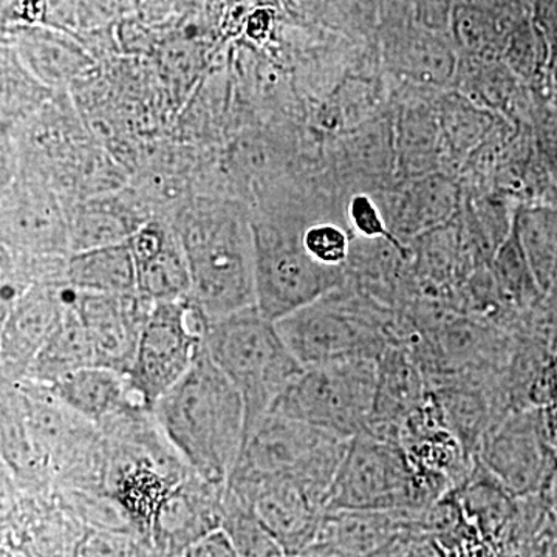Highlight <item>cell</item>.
I'll return each mask as SVG.
<instances>
[{
    "mask_svg": "<svg viewBox=\"0 0 557 557\" xmlns=\"http://www.w3.org/2000/svg\"><path fill=\"white\" fill-rule=\"evenodd\" d=\"M348 440L270 412L245 443L236 468L296 480L327 511L330 487Z\"/></svg>",
    "mask_w": 557,
    "mask_h": 557,
    "instance_id": "obj_7",
    "label": "cell"
},
{
    "mask_svg": "<svg viewBox=\"0 0 557 557\" xmlns=\"http://www.w3.org/2000/svg\"><path fill=\"white\" fill-rule=\"evenodd\" d=\"M225 486L212 485L194 472L186 475L171 491L153 520L161 547L177 552L207 534L222 515Z\"/></svg>",
    "mask_w": 557,
    "mask_h": 557,
    "instance_id": "obj_16",
    "label": "cell"
},
{
    "mask_svg": "<svg viewBox=\"0 0 557 557\" xmlns=\"http://www.w3.org/2000/svg\"><path fill=\"white\" fill-rule=\"evenodd\" d=\"M67 282L36 285L2 311L0 369L2 386L27 379L33 361L57 327L65 307Z\"/></svg>",
    "mask_w": 557,
    "mask_h": 557,
    "instance_id": "obj_13",
    "label": "cell"
},
{
    "mask_svg": "<svg viewBox=\"0 0 557 557\" xmlns=\"http://www.w3.org/2000/svg\"><path fill=\"white\" fill-rule=\"evenodd\" d=\"M212 321L193 296L153 304L127 380L141 405H153L174 387L207 347Z\"/></svg>",
    "mask_w": 557,
    "mask_h": 557,
    "instance_id": "obj_8",
    "label": "cell"
},
{
    "mask_svg": "<svg viewBox=\"0 0 557 557\" xmlns=\"http://www.w3.org/2000/svg\"><path fill=\"white\" fill-rule=\"evenodd\" d=\"M64 298L65 307L61 319L40 348L25 379L33 383L51 386L69 373L95 366L89 336L73 304L75 288L69 284L65 285Z\"/></svg>",
    "mask_w": 557,
    "mask_h": 557,
    "instance_id": "obj_18",
    "label": "cell"
},
{
    "mask_svg": "<svg viewBox=\"0 0 557 557\" xmlns=\"http://www.w3.org/2000/svg\"><path fill=\"white\" fill-rule=\"evenodd\" d=\"M190 274V296L212 322L256 306L251 223L236 211L201 208L177 233Z\"/></svg>",
    "mask_w": 557,
    "mask_h": 557,
    "instance_id": "obj_2",
    "label": "cell"
},
{
    "mask_svg": "<svg viewBox=\"0 0 557 557\" xmlns=\"http://www.w3.org/2000/svg\"><path fill=\"white\" fill-rule=\"evenodd\" d=\"M189 557H239V555L230 539L222 533H215L200 539L196 548L190 549Z\"/></svg>",
    "mask_w": 557,
    "mask_h": 557,
    "instance_id": "obj_23",
    "label": "cell"
},
{
    "mask_svg": "<svg viewBox=\"0 0 557 557\" xmlns=\"http://www.w3.org/2000/svg\"><path fill=\"white\" fill-rule=\"evenodd\" d=\"M397 314L368 296L339 287L276 321L304 369L355 359H379L392 346Z\"/></svg>",
    "mask_w": 557,
    "mask_h": 557,
    "instance_id": "obj_4",
    "label": "cell"
},
{
    "mask_svg": "<svg viewBox=\"0 0 557 557\" xmlns=\"http://www.w3.org/2000/svg\"><path fill=\"white\" fill-rule=\"evenodd\" d=\"M302 244L311 259L327 269L344 270L351 255L346 231L332 223H319L302 233Z\"/></svg>",
    "mask_w": 557,
    "mask_h": 557,
    "instance_id": "obj_21",
    "label": "cell"
},
{
    "mask_svg": "<svg viewBox=\"0 0 557 557\" xmlns=\"http://www.w3.org/2000/svg\"><path fill=\"white\" fill-rule=\"evenodd\" d=\"M431 507L401 446L369 432L348 440L330 487L327 511H392L417 519Z\"/></svg>",
    "mask_w": 557,
    "mask_h": 557,
    "instance_id": "obj_5",
    "label": "cell"
},
{
    "mask_svg": "<svg viewBox=\"0 0 557 557\" xmlns=\"http://www.w3.org/2000/svg\"><path fill=\"white\" fill-rule=\"evenodd\" d=\"M137 267L139 295L152 300H177L190 295V274L177 234L146 225L129 237Z\"/></svg>",
    "mask_w": 557,
    "mask_h": 557,
    "instance_id": "obj_15",
    "label": "cell"
},
{
    "mask_svg": "<svg viewBox=\"0 0 557 557\" xmlns=\"http://www.w3.org/2000/svg\"><path fill=\"white\" fill-rule=\"evenodd\" d=\"M49 387L65 406L98 428L104 426L127 406L139 403L127 375L98 366L69 373Z\"/></svg>",
    "mask_w": 557,
    "mask_h": 557,
    "instance_id": "obj_17",
    "label": "cell"
},
{
    "mask_svg": "<svg viewBox=\"0 0 557 557\" xmlns=\"http://www.w3.org/2000/svg\"><path fill=\"white\" fill-rule=\"evenodd\" d=\"M375 359L304 369L270 412L322 429L344 440L369 431L376 394Z\"/></svg>",
    "mask_w": 557,
    "mask_h": 557,
    "instance_id": "obj_6",
    "label": "cell"
},
{
    "mask_svg": "<svg viewBox=\"0 0 557 557\" xmlns=\"http://www.w3.org/2000/svg\"><path fill=\"white\" fill-rule=\"evenodd\" d=\"M207 350L240 394L247 443L304 368L282 339L276 322L263 317L258 307L212 322Z\"/></svg>",
    "mask_w": 557,
    "mask_h": 557,
    "instance_id": "obj_3",
    "label": "cell"
},
{
    "mask_svg": "<svg viewBox=\"0 0 557 557\" xmlns=\"http://www.w3.org/2000/svg\"><path fill=\"white\" fill-rule=\"evenodd\" d=\"M73 304L89 336L95 366L129 375L143 329L156 302L139 293L109 296L75 289Z\"/></svg>",
    "mask_w": 557,
    "mask_h": 557,
    "instance_id": "obj_12",
    "label": "cell"
},
{
    "mask_svg": "<svg viewBox=\"0 0 557 557\" xmlns=\"http://www.w3.org/2000/svg\"><path fill=\"white\" fill-rule=\"evenodd\" d=\"M226 486L247 502L287 555H298L313 544L325 507L296 480L234 469Z\"/></svg>",
    "mask_w": 557,
    "mask_h": 557,
    "instance_id": "obj_10",
    "label": "cell"
},
{
    "mask_svg": "<svg viewBox=\"0 0 557 557\" xmlns=\"http://www.w3.org/2000/svg\"><path fill=\"white\" fill-rule=\"evenodd\" d=\"M478 458L516 498L541 494L557 467L542 435L537 409L505 417L483 440Z\"/></svg>",
    "mask_w": 557,
    "mask_h": 557,
    "instance_id": "obj_11",
    "label": "cell"
},
{
    "mask_svg": "<svg viewBox=\"0 0 557 557\" xmlns=\"http://www.w3.org/2000/svg\"><path fill=\"white\" fill-rule=\"evenodd\" d=\"M555 372H556V381H557V354L555 357Z\"/></svg>",
    "mask_w": 557,
    "mask_h": 557,
    "instance_id": "obj_24",
    "label": "cell"
},
{
    "mask_svg": "<svg viewBox=\"0 0 557 557\" xmlns=\"http://www.w3.org/2000/svg\"><path fill=\"white\" fill-rule=\"evenodd\" d=\"M350 219L355 230H357L361 236H364L366 239H384L403 251L401 244H399L397 237L388 233L386 223H384L383 218H381L379 209H376L375 205H373L372 200L368 199V197L359 196L351 201Z\"/></svg>",
    "mask_w": 557,
    "mask_h": 557,
    "instance_id": "obj_22",
    "label": "cell"
},
{
    "mask_svg": "<svg viewBox=\"0 0 557 557\" xmlns=\"http://www.w3.org/2000/svg\"><path fill=\"white\" fill-rule=\"evenodd\" d=\"M256 306L271 321L313 302L344 284V270L327 269L311 259L302 233L267 222H252Z\"/></svg>",
    "mask_w": 557,
    "mask_h": 557,
    "instance_id": "obj_9",
    "label": "cell"
},
{
    "mask_svg": "<svg viewBox=\"0 0 557 557\" xmlns=\"http://www.w3.org/2000/svg\"><path fill=\"white\" fill-rule=\"evenodd\" d=\"M152 413L194 474L212 485H226L244 450L245 406L207 347L153 405Z\"/></svg>",
    "mask_w": 557,
    "mask_h": 557,
    "instance_id": "obj_1",
    "label": "cell"
},
{
    "mask_svg": "<svg viewBox=\"0 0 557 557\" xmlns=\"http://www.w3.org/2000/svg\"><path fill=\"white\" fill-rule=\"evenodd\" d=\"M555 458H556V463H557V450H556V454H555Z\"/></svg>",
    "mask_w": 557,
    "mask_h": 557,
    "instance_id": "obj_25",
    "label": "cell"
},
{
    "mask_svg": "<svg viewBox=\"0 0 557 557\" xmlns=\"http://www.w3.org/2000/svg\"><path fill=\"white\" fill-rule=\"evenodd\" d=\"M376 394L369 434L397 443L403 423L429 394V384L417 359L406 348L391 346L376 359Z\"/></svg>",
    "mask_w": 557,
    "mask_h": 557,
    "instance_id": "obj_14",
    "label": "cell"
},
{
    "mask_svg": "<svg viewBox=\"0 0 557 557\" xmlns=\"http://www.w3.org/2000/svg\"><path fill=\"white\" fill-rule=\"evenodd\" d=\"M65 281L70 287L91 295L138 293L137 267L129 242L86 249L70 256Z\"/></svg>",
    "mask_w": 557,
    "mask_h": 557,
    "instance_id": "obj_20",
    "label": "cell"
},
{
    "mask_svg": "<svg viewBox=\"0 0 557 557\" xmlns=\"http://www.w3.org/2000/svg\"><path fill=\"white\" fill-rule=\"evenodd\" d=\"M456 493L469 522L504 552L515 525L518 498L508 493L479 458L471 478Z\"/></svg>",
    "mask_w": 557,
    "mask_h": 557,
    "instance_id": "obj_19",
    "label": "cell"
}]
</instances>
